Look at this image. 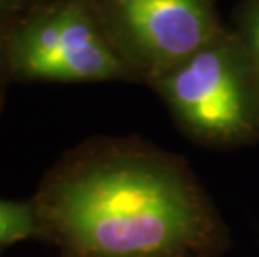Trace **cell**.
Here are the masks:
<instances>
[{"mask_svg": "<svg viewBox=\"0 0 259 257\" xmlns=\"http://www.w3.org/2000/svg\"><path fill=\"white\" fill-rule=\"evenodd\" d=\"M51 217L84 257H174L204 247L212 226L178 169L152 154H119L65 180Z\"/></svg>", "mask_w": 259, "mask_h": 257, "instance_id": "1", "label": "cell"}, {"mask_svg": "<svg viewBox=\"0 0 259 257\" xmlns=\"http://www.w3.org/2000/svg\"><path fill=\"white\" fill-rule=\"evenodd\" d=\"M151 85L176 122L206 144H242L259 134V87L231 27Z\"/></svg>", "mask_w": 259, "mask_h": 257, "instance_id": "2", "label": "cell"}, {"mask_svg": "<svg viewBox=\"0 0 259 257\" xmlns=\"http://www.w3.org/2000/svg\"><path fill=\"white\" fill-rule=\"evenodd\" d=\"M14 70L59 82L136 79L91 0H47L19 20L7 40Z\"/></svg>", "mask_w": 259, "mask_h": 257, "instance_id": "3", "label": "cell"}, {"mask_svg": "<svg viewBox=\"0 0 259 257\" xmlns=\"http://www.w3.org/2000/svg\"><path fill=\"white\" fill-rule=\"evenodd\" d=\"M136 75L151 84L224 30L218 0H91Z\"/></svg>", "mask_w": 259, "mask_h": 257, "instance_id": "4", "label": "cell"}, {"mask_svg": "<svg viewBox=\"0 0 259 257\" xmlns=\"http://www.w3.org/2000/svg\"><path fill=\"white\" fill-rule=\"evenodd\" d=\"M231 29L239 39L259 87V0H239Z\"/></svg>", "mask_w": 259, "mask_h": 257, "instance_id": "5", "label": "cell"}, {"mask_svg": "<svg viewBox=\"0 0 259 257\" xmlns=\"http://www.w3.org/2000/svg\"><path fill=\"white\" fill-rule=\"evenodd\" d=\"M34 221L25 207H19L9 202L0 205V245L24 239L32 234Z\"/></svg>", "mask_w": 259, "mask_h": 257, "instance_id": "6", "label": "cell"}, {"mask_svg": "<svg viewBox=\"0 0 259 257\" xmlns=\"http://www.w3.org/2000/svg\"><path fill=\"white\" fill-rule=\"evenodd\" d=\"M44 2H47V0H0V10L7 14L22 12V10L30 12L32 9L38 7Z\"/></svg>", "mask_w": 259, "mask_h": 257, "instance_id": "7", "label": "cell"}, {"mask_svg": "<svg viewBox=\"0 0 259 257\" xmlns=\"http://www.w3.org/2000/svg\"><path fill=\"white\" fill-rule=\"evenodd\" d=\"M0 205H2V200H0Z\"/></svg>", "mask_w": 259, "mask_h": 257, "instance_id": "8", "label": "cell"}]
</instances>
